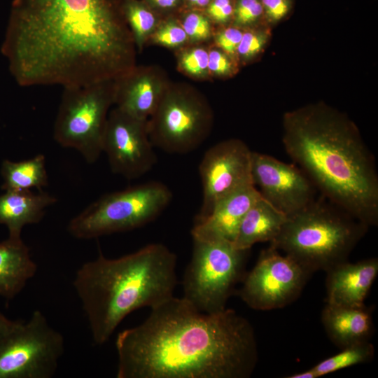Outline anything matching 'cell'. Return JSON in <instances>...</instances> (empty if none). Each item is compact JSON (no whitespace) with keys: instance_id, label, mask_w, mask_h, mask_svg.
<instances>
[{"instance_id":"cell-15","label":"cell","mask_w":378,"mask_h":378,"mask_svg":"<svg viewBox=\"0 0 378 378\" xmlns=\"http://www.w3.org/2000/svg\"><path fill=\"white\" fill-rule=\"evenodd\" d=\"M160 72L134 66L115 80V107L141 120H148L155 110L167 87Z\"/></svg>"},{"instance_id":"cell-1","label":"cell","mask_w":378,"mask_h":378,"mask_svg":"<svg viewBox=\"0 0 378 378\" xmlns=\"http://www.w3.org/2000/svg\"><path fill=\"white\" fill-rule=\"evenodd\" d=\"M116 0H14L3 52L22 86L115 80L136 63Z\"/></svg>"},{"instance_id":"cell-6","label":"cell","mask_w":378,"mask_h":378,"mask_svg":"<svg viewBox=\"0 0 378 378\" xmlns=\"http://www.w3.org/2000/svg\"><path fill=\"white\" fill-rule=\"evenodd\" d=\"M192 257L183 278L182 298L202 312H220L246 274L249 250L237 248L221 237H192Z\"/></svg>"},{"instance_id":"cell-14","label":"cell","mask_w":378,"mask_h":378,"mask_svg":"<svg viewBox=\"0 0 378 378\" xmlns=\"http://www.w3.org/2000/svg\"><path fill=\"white\" fill-rule=\"evenodd\" d=\"M251 178L261 197L286 217L303 209L318 192L307 174L295 164L253 151Z\"/></svg>"},{"instance_id":"cell-24","label":"cell","mask_w":378,"mask_h":378,"mask_svg":"<svg viewBox=\"0 0 378 378\" xmlns=\"http://www.w3.org/2000/svg\"><path fill=\"white\" fill-rule=\"evenodd\" d=\"M121 6L136 48L141 50L148 36L155 29L157 19L144 4L137 0H121Z\"/></svg>"},{"instance_id":"cell-2","label":"cell","mask_w":378,"mask_h":378,"mask_svg":"<svg viewBox=\"0 0 378 378\" xmlns=\"http://www.w3.org/2000/svg\"><path fill=\"white\" fill-rule=\"evenodd\" d=\"M118 333V378H248L257 364L252 326L234 310L207 314L174 296Z\"/></svg>"},{"instance_id":"cell-9","label":"cell","mask_w":378,"mask_h":378,"mask_svg":"<svg viewBox=\"0 0 378 378\" xmlns=\"http://www.w3.org/2000/svg\"><path fill=\"white\" fill-rule=\"evenodd\" d=\"M64 352L63 335L35 310L0 333V378H50Z\"/></svg>"},{"instance_id":"cell-36","label":"cell","mask_w":378,"mask_h":378,"mask_svg":"<svg viewBox=\"0 0 378 378\" xmlns=\"http://www.w3.org/2000/svg\"><path fill=\"white\" fill-rule=\"evenodd\" d=\"M286 378H316L314 372L310 368L303 372L295 373L287 376Z\"/></svg>"},{"instance_id":"cell-3","label":"cell","mask_w":378,"mask_h":378,"mask_svg":"<svg viewBox=\"0 0 378 378\" xmlns=\"http://www.w3.org/2000/svg\"><path fill=\"white\" fill-rule=\"evenodd\" d=\"M282 141L321 196L367 226L377 225L375 159L346 115L324 104L288 113Z\"/></svg>"},{"instance_id":"cell-37","label":"cell","mask_w":378,"mask_h":378,"mask_svg":"<svg viewBox=\"0 0 378 378\" xmlns=\"http://www.w3.org/2000/svg\"><path fill=\"white\" fill-rule=\"evenodd\" d=\"M14 321H11L6 318L3 314L0 312V333L4 332L9 328L13 324Z\"/></svg>"},{"instance_id":"cell-21","label":"cell","mask_w":378,"mask_h":378,"mask_svg":"<svg viewBox=\"0 0 378 378\" xmlns=\"http://www.w3.org/2000/svg\"><path fill=\"white\" fill-rule=\"evenodd\" d=\"M286 216L262 197L248 210L238 227L234 246L250 250L256 243L272 242L279 234Z\"/></svg>"},{"instance_id":"cell-34","label":"cell","mask_w":378,"mask_h":378,"mask_svg":"<svg viewBox=\"0 0 378 378\" xmlns=\"http://www.w3.org/2000/svg\"><path fill=\"white\" fill-rule=\"evenodd\" d=\"M257 2V0H239L234 10L236 18L249 10Z\"/></svg>"},{"instance_id":"cell-23","label":"cell","mask_w":378,"mask_h":378,"mask_svg":"<svg viewBox=\"0 0 378 378\" xmlns=\"http://www.w3.org/2000/svg\"><path fill=\"white\" fill-rule=\"evenodd\" d=\"M341 349L340 353L324 359L311 368L316 377L353 365L368 363L374 356V347L370 341L358 342Z\"/></svg>"},{"instance_id":"cell-7","label":"cell","mask_w":378,"mask_h":378,"mask_svg":"<svg viewBox=\"0 0 378 378\" xmlns=\"http://www.w3.org/2000/svg\"><path fill=\"white\" fill-rule=\"evenodd\" d=\"M172 198L168 187L158 181L106 194L74 217L67 230L80 239L132 230L155 220Z\"/></svg>"},{"instance_id":"cell-5","label":"cell","mask_w":378,"mask_h":378,"mask_svg":"<svg viewBox=\"0 0 378 378\" xmlns=\"http://www.w3.org/2000/svg\"><path fill=\"white\" fill-rule=\"evenodd\" d=\"M368 226L320 195L287 216L270 246L309 271L326 272L348 260Z\"/></svg>"},{"instance_id":"cell-8","label":"cell","mask_w":378,"mask_h":378,"mask_svg":"<svg viewBox=\"0 0 378 378\" xmlns=\"http://www.w3.org/2000/svg\"><path fill=\"white\" fill-rule=\"evenodd\" d=\"M63 88L54 139L62 147L78 151L87 162L94 163L103 153L106 120L114 104L115 80Z\"/></svg>"},{"instance_id":"cell-20","label":"cell","mask_w":378,"mask_h":378,"mask_svg":"<svg viewBox=\"0 0 378 378\" xmlns=\"http://www.w3.org/2000/svg\"><path fill=\"white\" fill-rule=\"evenodd\" d=\"M37 265L21 237L0 241V296L11 300L34 276Z\"/></svg>"},{"instance_id":"cell-31","label":"cell","mask_w":378,"mask_h":378,"mask_svg":"<svg viewBox=\"0 0 378 378\" xmlns=\"http://www.w3.org/2000/svg\"><path fill=\"white\" fill-rule=\"evenodd\" d=\"M209 15L218 22L227 20L232 14L230 0H214L207 8Z\"/></svg>"},{"instance_id":"cell-10","label":"cell","mask_w":378,"mask_h":378,"mask_svg":"<svg viewBox=\"0 0 378 378\" xmlns=\"http://www.w3.org/2000/svg\"><path fill=\"white\" fill-rule=\"evenodd\" d=\"M213 113L206 100L192 88L167 85L148 119L153 146L169 153L195 150L209 136Z\"/></svg>"},{"instance_id":"cell-18","label":"cell","mask_w":378,"mask_h":378,"mask_svg":"<svg viewBox=\"0 0 378 378\" xmlns=\"http://www.w3.org/2000/svg\"><path fill=\"white\" fill-rule=\"evenodd\" d=\"M321 321L330 340L340 349L370 341L374 331L372 309L365 305L352 307L326 303Z\"/></svg>"},{"instance_id":"cell-29","label":"cell","mask_w":378,"mask_h":378,"mask_svg":"<svg viewBox=\"0 0 378 378\" xmlns=\"http://www.w3.org/2000/svg\"><path fill=\"white\" fill-rule=\"evenodd\" d=\"M242 35L243 33L237 28H227L217 35L216 43L225 52L233 54L237 52Z\"/></svg>"},{"instance_id":"cell-27","label":"cell","mask_w":378,"mask_h":378,"mask_svg":"<svg viewBox=\"0 0 378 378\" xmlns=\"http://www.w3.org/2000/svg\"><path fill=\"white\" fill-rule=\"evenodd\" d=\"M188 37L193 41L207 38L210 34V24L208 19L197 13H190L184 18L182 25Z\"/></svg>"},{"instance_id":"cell-17","label":"cell","mask_w":378,"mask_h":378,"mask_svg":"<svg viewBox=\"0 0 378 378\" xmlns=\"http://www.w3.org/2000/svg\"><path fill=\"white\" fill-rule=\"evenodd\" d=\"M260 197L253 184L229 194L220 200L206 217L195 220L192 237H221L233 242L244 215Z\"/></svg>"},{"instance_id":"cell-16","label":"cell","mask_w":378,"mask_h":378,"mask_svg":"<svg viewBox=\"0 0 378 378\" xmlns=\"http://www.w3.org/2000/svg\"><path fill=\"white\" fill-rule=\"evenodd\" d=\"M326 303L352 307L365 306V300L378 274V259L339 263L326 272Z\"/></svg>"},{"instance_id":"cell-12","label":"cell","mask_w":378,"mask_h":378,"mask_svg":"<svg viewBox=\"0 0 378 378\" xmlns=\"http://www.w3.org/2000/svg\"><path fill=\"white\" fill-rule=\"evenodd\" d=\"M102 152L111 171L127 179L139 178L157 162L148 130V120L136 118L117 107L110 110Z\"/></svg>"},{"instance_id":"cell-25","label":"cell","mask_w":378,"mask_h":378,"mask_svg":"<svg viewBox=\"0 0 378 378\" xmlns=\"http://www.w3.org/2000/svg\"><path fill=\"white\" fill-rule=\"evenodd\" d=\"M209 52L202 48H196L183 52L180 57L181 68L188 74L201 77L208 71Z\"/></svg>"},{"instance_id":"cell-22","label":"cell","mask_w":378,"mask_h":378,"mask_svg":"<svg viewBox=\"0 0 378 378\" xmlns=\"http://www.w3.org/2000/svg\"><path fill=\"white\" fill-rule=\"evenodd\" d=\"M4 190L36 188L42 190L48 184L46 158L42 154L25 160L14 162L4 160L1 166Z\"/></svg>"},{"instance_id":"cell-26","label":"cell","mask_w":378,"mask_h":378,"mask_svg":"<svg viewBox=\"0 0 378 378\" xmlns=\"http://www.w3.org/2000/svg\"><path fill=\"white\" fill-rule=\"evenodd\" d=\"M188 36L183 27L173 21L162 24L153 34L155 42L168 47H176L185 43Z\"/></svg>"},{"instance_id":"cell-11","label":"cell","mask_w":378,"mask_h":378,"mask_svg":"<svg viewBox=\"0 0 378 378\" xmlns=\"http://www.w3.org/2000/svg\"><path fill=\"white\" fill-rule=\"evenodd\" d=\"M311 274L295 260L270 246L246 273L237 294L255 310L282 308L299 297Z\"/></svg>"},{"instance_id":"cell-13","label":"cell","mask_w":378,"mask_h":378,"mask_svg":"<svg viewBox=\"0 0 378 378\" xmlns=\"http://www.w3.org/2000/svg\"><path fill=\"white\" fill-rule=\"evenodd\" d=\"M252 153L244 141L237 139L219 142L206 150L199 166L203 199L195 220L206 217L222 198L253 184Z\"/></svg>"},{"instance_id":"cell-38","label":"cell","mask_w":378,"mask_h":378,"mask_svg":"<svg viewBox=\"0 0 378 378\" xmlns=\"http://www.w3.org/2000/svg\"><path fill=\"white\" fill-rule=\"evenodd\" d=\"M191 4H193L197 0H188Z\"/></svg>"},{"instance_id":"cell-32","label":"cell","mask_w":378,"mask_h":378,"mask_svg":"<svg viewBox=\"0 0 378 378\" xmlns=\"http://www.w3.org/2000/svg\"><path fill=\"white\" fill-rule=\"evenodd\" d=\"M267 13L274 20L282 18L288 12L286 0H262Z\"/></svg>"},{"instance_id":"cell-33","label":"cell","mask_w":378,"mask_h":378,"mask_svg":"<svg viewBox=\"0 0 378 378\" xmlns=\"http://www.w3.org/2000/svg\"><path fill=\"white\" fill-rule=\"evenodd\" d=\"M262 6L260 2H257L249 10L236 18L239 23L246 24L251 22L258 18L262 12Z\"/></svg>"},{"instance_id":"cell-35","label":"cell","mask_w":378,"mask_h":378,"mask_svg":"<svg viewBox=\"0 0 378 378\" xmlns=\"http://www.w3.org/2000/svg\"><path fill=\"white\" fill-rule=\"evenodd\" d=\"M155 6L162 8H169L175 6L178 0H150Z\"/></svg>"},{"instance_id":"cell-28","label":"cell","mask_w":378,"mask_h":378,"mask_svg":"<svg viewBox=\"0 0 378 378\" xmlns=\"http://www.w3.org/2000/svg\"><path fill=\"white\" fill-rule=\"evenodd\" d=\"M265 40L262 36L253 33H243L237 52L244 57H251L262 48Z\"/></svg>"},{"instance_id":"cell-30","label":"cell","mask_w":378,"mask_h":378,"mask_svg":"<svg viewBox=\"0 0 378 378\" xmlns=\"http://www.w3.org/2000/svg\"><path fill=\"white\" fill-rule=\"evenodd\" d=\"M231 69V64L227 56L217 50L209 52L208 71L218 75L228 73Z\"/></svg>"},{"instance_id":"cell-4","label":"cell","mask_w":378,"mask_h":378,"mask_svg":"<svg viewBox=\"0 0 378 378\" xmlns=\"http://www.w3.org/2000/svg\"><path fill=\"white\" fill-rule=\"evenodd\" d=\"M176 260L166 246L151 244L115 259L99 251L78 268L73 285L96 345L105 344L131 312L174 296Z\"/></svg>"},{"instance_id":"cell-19","label":"cell","mask_w":378,"mask_h":378,"mask_svg":"<svg viewBox=\"0 0 378 378\" xmlns=\"http://www.w3.org/2000/svg\"><path fill=\"white\" fill-rule=\"evenodd\" d=\"M56 202L43 190H5L0 195V224L6 226L9 237H20L25 225L38 223Z\"/></svg>"}]
</instances>
